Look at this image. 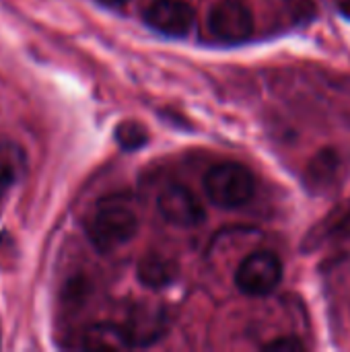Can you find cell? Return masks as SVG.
Instances as JSON below:
<instances>
[{"instance_id": "obj_1", "label": "cell", "mask_w": 350, "mask_h": 352, "mask_svg": "<svg viewBox=\"0 0 350 352\" xmlns=\"http://www.w3.org/2000/svg\"><path fill=\"white\" fill-rule=\"evenodd\" d=\"M93 245L107 254L126 245L138 231L136 212L124 202H101L87 225Z\"/></svg>"}, {"instance_id": "obj_2", "label": "cell", "mask_w": 350, "mask_h": 352, "mask_svg": "<svg viewBox=\"0 0 350 352\" xmlns=\"http://www.w3.org/2000/svg\"><path fill=\"white\" fill-rule=\"evenodd\" d=\"M204 190L210 202L219 208H241L256 194V177L245 165L225 161L208 169Z\"/></svg>"}, {"instance_id": "obj_3", "label": "cell", "mask_w": 350, "mask_h": 352, "mask_svg": "<svg viewBox=\"0 0 350 352\" xmlns=\"http://www.w3.org/2000/svg\"><path fill=\"white\" fill-rule=\"evenodd\" d=\"M283 280V262L274 252L260 250L250 254L235 272V285L243 295L264 297L276 291Z\"/></svg>"}, {"instance_id": "obj_4", "label": "cell", "mask_w": 350, "mask_h": 352, "mask_svg": "<svg viewBox=\"0 0 350 352\" xmlns=\"http://www.w3.org/2000/svg\"><path fill=\"white\" fill-rule=\"evenodd\" d=\"M208 27L219 39L239 43L254 33V12L243 0H219L210 8Z\"/></svg>"}, {"instance_id": "obj_5", "label": "cell", "mask_w": 350, "mask_h": 352, "mask_svg": "<svg viewBox=\"0 0 350 352\" xmlns=\"http://www.w3.org/2000/svg\"><path fill=\"white\" fill-rule=\"evenodd\" d=\"M157 206L167 223L184 229L198 227L206 217L204 206L200 204L196 194L182 184H169L167 188H163Z\"/></svg>"}, {"instance_id": "obj_6", "label": "cell", "mask_w": 350, "mask_h": 352, "mask_svg": "<svg viewBox=\"0 0 350 352\" xmlns=\"http://www.w3.org/2000/svg\"><path fill=\"white\" fill-rule=\"evenodd\" d=\"M194 8L186 0H153L144 10V21L159 33L184 37L194 27Z\"/></svg>"}, {"instance_id": "obj_7", "label": "cell", "mask_w": 350, "mask_h": 352, "mask_svg": "<svg viewBox=\"0 0 350 352\" xmlns=\"http://www.w3.org/2000/svg\"><path fill=\"white\" fill-rule=\"evenodd\" d=\"M167 328L165 311L153 305H138L132 309L128 324L124 326L132 346H149L157 342Z\"/></svg>"}, {"instance_id": "obj_8", "label": "cell", "mask_w": 350, "mask_h": 352, "mask_svg": "<svg viewBox=\"0 0 350 352\" xmlns=\"http://www.w3.org/2000/svg\"><path fill=\"white\" fill-rule=\"evenodd\" d=\"M350 241V198L332 208L305 237V250H318L324 243Z\"/></svg>"}, {"instance_id": "obj_9", "label": "cell", "mask_w": 350, "mask_h": 352, "mask_svg": "<svg viewBox=\"0 0 350 352\" xmlns=\"http://www.w3.org/2000/svg\"><path fill=\"white\" fill-rule=\"evenodd\" d=\"M342 175V157L334 148L320 151L305 169V179L316 192H330Z\"/></svg>"}, {"instance_id": "obj_10", "label": "cell", "mask_w": 350, "mask_h": 352, "mask_svg": "<svg viewBox=\"0 0 350 352\" xmlns=\"http://www.w3.org/2000/svg\"><path fill=\"white\" fill-rule=\"evenodd\" d=\"M83 346L89 351H126L132 349L124 326L95 324L83 336Z\"/></svg>"}, {"instance_id": "obj_11", "label": "cell", "mask_w": 350, "mask_h": 352, "mask_svg": "<svg viewBox=\"0 0 350 352\" xmlns=\"http://www.w3.org/2000/svg\"><path fill=\"white\" fill-rule=\"evenodd\" d=\"M138 278L149 289H163L177 278V266L165 256L149 254L138 264Z\"/></svg>"}, {"instance_id": "obj_12", "label": "cell", "mask_w": 350, "mask_h": 352, "mask_svg": "<svg viewBox=\"0 0 350 352\" xmlns=\"http://www.w3.org/2000/svg\"><path fill=\"white\" fill-rule=\"evenodd\" d=\"M25 171V155L12 142H0V196L12 188Z\"/></svg>"}, {"instance_id": "obj_13", "label": "cell", "mask_w": 350, "mask_h": 352, "mask_svg": "<svg viewBox=\"0 0 350 352\" xmlns=\"http://www.w3.org/2000/svg\"><path fill=\"white\" fill-rule=\"evenodd\" d=\"M116 140L126 148V151H134V148H140L149 136H146V130L138 124V122H124L118 126L116 130Z\"/></svg>"}, {"instance_id": "obj_14", "label": "cell", "mask_w": 350, "mask_h": 352, "mask_svg": "<svg viewBox=\"0 0 350 352\" xmlns=\"http://www.w3.org/2000/svg\"><path fill=\"white\" fill-rule=\"evenodd\" d=\"M262 351L266 352H303L305 344L297 338V336H281L268 344L262 346Z\"/></svg>"}, {"instance_id": "obj_15", "label": "cell", "mask_w": 350, "mask_h": 352, "mask_svg": "<svg viewBox=\"0 0 350 352\" xmlns=\"http://www.w3.org/2000/svg\"><path fill=\"white\" fill-rule=\"evenodd\" d=\"M336 2V8L350 19V0H334Z\"/></svg>"}, {"instance_id": "obj_16", "label": "cell", "mask_w": 350, "mask_h": 352, "mask_svg": "<svg viewBox=\"0 0 350 352\" xmlns=\"http://www.w3.org/2000/svg\"><path fill=\"white\" fill-rule=\"evenodd\" d=\"M97 2H101V4H105V6H122V4L128 2V0H97Z\"/></svg>"}]
</instances>
